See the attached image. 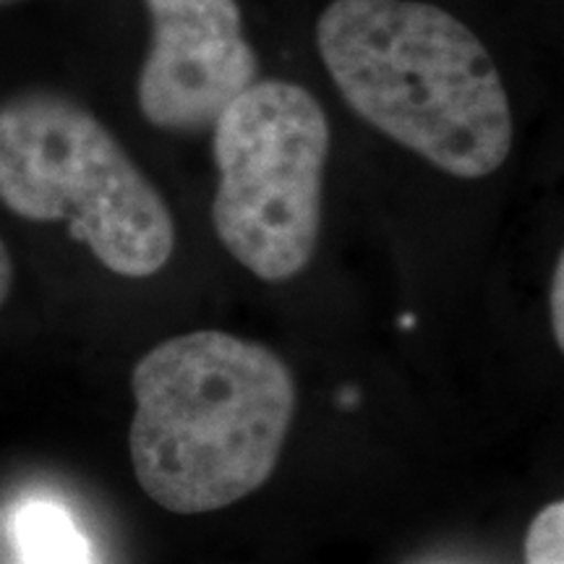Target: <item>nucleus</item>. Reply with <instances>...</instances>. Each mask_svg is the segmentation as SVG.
Segmentation results:
<instances>
[{"label": "nucleus", "mask_w": 564, "mask_h": 564, "mask_svg": "<svg viewBox=\"0 0 564 564\" xmlns=\"http://www.w3.org/2000/svg\"><path fill=\"white\" fill-rule=\"evenodd\" d=\"M131 468L162 510H223L270 481L299 405L288 364L220 333L167 337L131 373Z\"/></svg>", "instance_id": "1"}, {"label": "nucleus", "mask_w": 564, "mask_h": 564, "mask_svg": "<svg viewBox=\"0 0 564 564\" xmlns=\"http://www.w3.org/2000/svg\"><path fill=\"white\" fill-rule=\"evenodd\" d=\"M329 79L366 123L463 181L512 152L505 79L478 34L423 0H333L316 21Z\"/></svg>", "instance_id": "2"}, {"label": "nucleus", "mask_w": 564, "mask_h": 564, "mask_svg": "<svg viewBox=\"0 0 564 564\" xmlns=\"http://www.w3.org/2000/svg\"><path fill=\"white\" fill-rule=\"evenodd\" d=\"M0 204L32 223H68L121 278H152L175 251L158 186L95 112L58 91L0 102Z\"/></svg>", "instance_id": "3"}, {"label": "nucleus", "mask_w": 564, "mask_h": 564, "mask_svg": "<svg viewBox=\"0 0 564 564\" xmlns=\"http://www.w3.org/2000/svg\"><path fill=\"white\" fill-rule=\"evenodd\" d=\"M329 118L308 89L253 82L212 123V225L225 251L264 282L312 264L322 232Z\"/></svg>", "instance_id": "4"}, {"label": "nucleus", "mask_w": 564, "mask_h": 564, "mask_svg": "<svg viewBox=\"0 0 564 564\" xmlns=\"http://www.w3.org/2000/svg\"><path fill=\"white\" fill-rule=\"evenodd\" d=\"M150 53L137 79L141 116L154 129H212L220 112L259 82V55L243 32L238 0H144Z\"/></svg>", "instance_id": "5"}, {"label": "nucleus", "mask_w": 564, "mask_h": 564, "mask_svg": "<svg viewBox=\"0 0 564 564\" xmlns=\"http://www.w3.org/2000/svg\"><path fill=\"white\" fill-rule=\"evenodd\" d=\"M17 541L24 564H95L87 539L58 505H26L17 518Z\"/></svg>", "instance_id": "6"}, {"label": "nucleus", "mask_w": 564, "mask_h": 564, "mask_svg": "<svg viewBox=\"0 0 564 564\" xmlns=\"http://www.w3.org/2000/svg\"><path fill=\"white\" fill-rule=\"evenodd\" d=\"M564 505H546L525 533V564H564Z\"/></svg>", "instance_id": "7"}, {"label": "nucleus", "mask_w": 564, "mask_h": 564, "mask_svg": "<svg viewBox=\"0 0 564 564\" xmlns=\"http://www.w3.org/2000/svg\"><path fill=\"white\" fill-rule=\"evenodd\" d=\"M564 257L560 253L552 274V291H549V308H552V333L556 348H564Z\"/></svg>", "instance_id": "8"}, {"label": "nucleus", "mask_w": 564, "mask_h": 564, "mask_svg": "<svg viewBox=\"0 0 564 564\" xmlns=\"http://www.w3.org/2000/svg\"><path fill=\"white\" fill-rule=\"evenodd\" d=\"M11 285H13V259H11L9 246H6L3 238H0V306L9 301Z\"/></svg>", "instance_id": "9"}]
</instances>
